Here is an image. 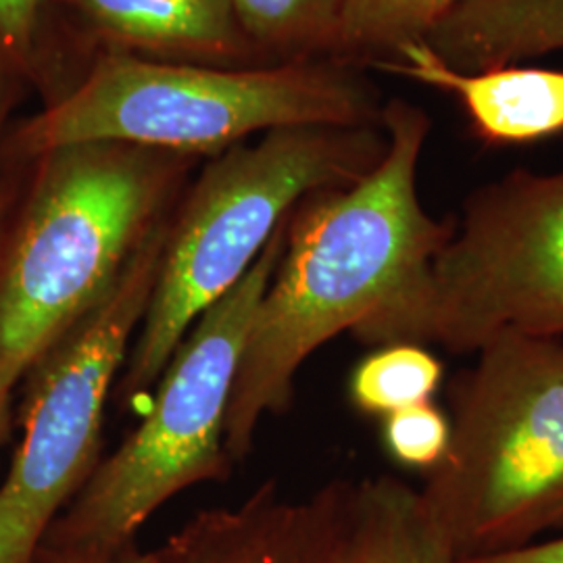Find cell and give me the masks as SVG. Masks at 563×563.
<instances>
[{
	"instance_id": "obj_13",
	"label": "cell",
	"mask_w": 563,
	"mask_h": 563,
	"mask_svg": "<svg viewBox=\"0 0 563 563\" xmlns=\"http://www.w3.org/2000/svg\"><path fill=\"white\" fill-rule=\"evenodd\" d=\"M423 44L444 65L476 71L563 51V0H470Z\"/></svg>"
},
{
	"instance_id": "obj_22",
	"label": "cell",
	"mask_w": 563,
	"mask_h": 563,
	"mask_svg": "<svg viewBox=\"0 0 563 563\" xmlns=\"http://www.w3.org/2000/svg\"><path fill=\"white\" fill-rule=\"evenodd\" d=\"M9 420H11V418L0 411V444L4 441V434H7V430H9Z\"/></svg>"
},
{
	"instance_id": "obj_14",
	"label": "cell",
	"mask_w": 563,
	"mask_h": 563,
	"mask_svg": "<svg viewBox=\"0 0 563 563\" xmlns=\"http://www.w3.org/2000/svg\"><path fill=\"white\" fill-rule=\"evenodd\" d=\"M470 0H342L330 60L380 67L402 46L422 42L441 21Z\"/></svg>"
},
{
	"instance_id": "obj_1",
	"label": "cell",
	"mask_w": 563,
	"mask_h": 563,
	"mask_svg": "<svg viewBox=\"0 0 563 563\" xmlns=\"http://www.w3.org/2000/svg\"><path fill=\"white\" fill-rule=\"evenodd\" d=\"M383 125V162L351 186L305 197L288 218L280 262L255 311L228 405L232 462L251 453L265 416L290 409L297 374L322 344L342 332L369 346L407 342L453 218H432L418 190L430 115L390 99Z\"/></svg>"
},
{
	"instance_id": "obj_16",
	"label": "cell",
	"mask_w": 563,
	"mask_h": 563,
	"mask_svg": "<svg viewBox=\"0 0 563 563\" xmlns=\"http://www.w3.org/2000/svg\"><path fill=\"white\" fill-rule=\"evenodd\" d=\"M444 367L418 342L376 346L351 372V405L372 418H386L405 407L430 402L443 384Z\"/></svg>"
},
{
	"instance_id": "obj_8",
	"label": "cell",
	"mask_w": 563,
	"mask_h": 563,
	"mask_svg": "<svg viewBox=\"0 0 563 563\" xmlns=\"http://www.w3.org/2000/svg\"><path fill=\"white\" fill-rule=\"evenodd\" d=\"M505 332L563 336V167H520L465 197L407 342L463 355Z\"/></svg>"
},
{
	"instance_id": "obj_11",
	"label": "cell",
	"mask_w": 563,
	"mask_h": 563,
	"mask_svg": "<svg viewBox=\"0 0 563 563\" xmlns=\"http://www.w3.org/2000/svg\"><path fill=\"white\" fill-rule=\"evenodd\" d=\"M378 69L455 97L472 136L484 146H523L563 134V69L509 63L462 71L444 65L423 42L402 46Z\"/></svg>"
},
{
	"instance_id": "obj_9",
	"label": "cell",
	"mask_w": 563,
	"mask_h": 563,
	"mask_svg": "<svg viewBox=\"0 0 563 563\" xmlns=\"http://www.w3.org/2000/svg\"><path fill=\"white\" fill-rule=\"evenodd\" d=\"M53 97L60 99L104 53L222 67L265 65L232 0H48Z\"/></svg>"
},
{
	"instance_id": "obj_3",
	"label": "cell",
	"mask_w": 563,
	"mask_h": 563,
	"mask_svg": "<svg viewBox=\"0 0 563 563\" xmlns=\"http://www.w3.org/2000/svg\"><path fill=\"white\" fill-rule=\"evenodd\" d=\"M383 109L362 69L339 60L222 67L104 53L69 92L9 125L2 157L128 142L209 159L280 128L383 125Z\"/></svg>"
},
{
	"instance_id": "obj_19",
	"label": "cell",
	"mask_w": 563,
	"mask_h": 563,
	"mask_svg": "<svg viewBox=\"0 0 563 563\" xmlns=\"http://www.w3.org/2000/svg\"><path fill=\"white\" fill-rule=\"evenodd\" d=\"M32 563H159L136 539L111 544L42 543Z\"/></svg>"
},
{
	"instance_id": "obj_18",
	"label": "cell",
	"mask_w": 563,
	"mask_h": 563,
	"mask_svg": "<svg viewBox=\"0 0 563 563\" xmlns=\"http://www.w3.org/2000/svg\"><path fill=\"white\" fill-rule=\"evenodd\" d=\"M383 443L402 467L430 474L449 453L451 418L432 401L405 407L384 418Z\"/></svg>"
},
{
	"instance_id": "obj_6",
	"label": "cell",
	"mask_w": 563,
	"mask_h": 563,
	"mask_svg": "<svg viewBox=\"0 0 563 563\" xmlns=\"http://www.w3.org/2000/svg\"><path fill=\"white\" fill-rule=\"evenodd\" d=\"M286 223L244 278L188 330L163 369L148 416L97 465L42 543L132 541L181 490L230 476L228 405L255 311L280 262Z\"/></svg>"
},
{
	"instance_id": "obj_15",
	"label": "cell",
	"mask_w": 563,
	"mask_h": 563,
	"mask_svg": "<svg viewBox=\"0 0 563 563\" xmlns=\"http://www.w3.org/2000/svg\"><path fill=\"white\" fill-rule=\"evenodd\" d=\"M265 65L330 59L342 0H232Z\"/></svg>"
},
{
	"instance_id": "obj_2",
	"label": "cell",
	"mask_w": 563,
	"mask_h": 563,
	"mask_svg": "<svg viewBox=\"0 0 563 563\" xmlns=\"http://www.w3.org/2000/svg\"><path fill=\"white\" fill-rule=\"evenodd\" d=\"M2 155V151H0ZM197 155L76 142L7 159L0 218V411L42 355L118 286L167 218Z\"/></svg>"
},
{
	"instance_id": "obj_7",
	"label": "cell",
	"mask_w": 563,
	"mask_h": 563,
	"mask_svg": "<svg viewBox=\"0 0 563 563\" xmlns=\"http://www.w3.org/2000/svg\"><path fill=\"white\" fill-rule=\"evenodd\" d=\"M165 225L21 380L23 434L0 484V563L34 562L53 522L101 463L104 409L155 288Z\"/></svg>"
},
{
	"instance_id": "obj_17",
	"label": "cell",
	"mask_w": 563,
	"mask_h": 563,
	"mask_svg": "<svg viewBox=\"0 0 563 563\" xmlns=\"http://www.w3.org/2000/svg\"><path fill=\"white\" fill-rule=\"evenodd\" d=\"M0 67L46 95L53 76L48 0H0Z\"/></svg>"
},
{
	"instance_id": "obj_10",
	"label": "cell",
	"mask_w": 563,
	"mask_h": 563,
	"mask_svg": "<svg viewBox=\"0 0 563 563\" xmlns=\"http://www.w3.org/2000/svg\"><path fill=\"white\" fill-rule=\"evenodd\" d=\"M342 486L288 501L262 484L242 504L199 511L155 553L159 563H332Z\"/></svg>"
},
{
	"instance_id": "obj_12",
	"label": "cell",
	"mask_w": 563,
	"mask_h": 563,
	"mask_svg": "<svg viewBox=\"0 0 563 563\" xmlns=\"http://www.w3.org/2000/svg\"><path fill=\"white\" fill-rule=\"evenodd\" d=\"M332 563H460L423 504L395 476L344 483Z\"/></svg>"
},
{
	"instance_id": "obj_20",
	"label": "cell",
	"mask_w": 563,
	"mask_h": 563,
	"mask_svg": "<svg viewBox=\"0 0 563 563\" xmlns=\"http://www.w3.org/2000/svg\"><path fill=\"white\" fill-rule=\"evenodd\" d=\"M30 92H32V88L25 81L18 78L15 74H11L9 69L0 67V151H2L7 130L11 125V115L15 113V109ZM7 184H9L7 169L2 165V155H0V218L4 211V202H7Z\"/></svg>"
},
{
	"instance_id": "obj_4",
	"label": "cell",
	"mask_w": 563,
	"mask_h": 563,
	"mask_svg": "<svg viewBox=\"0 0 563 563\" xmlns=\"http://www.w3.org/2000/svg\"><path fill=\"white\" fill-rule=\"evenodd\" d=\"M386 148L384 125H295L205 159L165 225L157 280L115 401L159 383L188 330L244 278L305 197L362 180Z\"/></svg>"
},
{
	"instance_id": "obj_21",
	"label": "cell",
	"mask_w": 563,
	"mask_h": 563,
	"mask_svg": "<svg viewBox=\"0 0 563 563\" xmlns=\"http://www.w3.org/2000/svg\"><path fill=\"white\" fill-rule=\"evenodd\" d=\"M460 563H563V534L523 544L504 553L460 560Z\"/></svg>"
},
{
	"instance_id": "obj_5",
	"label": "cell",
	"mask_w": 563,
	"mask_h": 563,
	"mask_svg": "<svg viewBox=\"0 0 563 563\" xmlns=\"http://www.w3.org/2000/svg\"><path fill=\"white\" fill-rule=\"evenodd\" d=\"M451 401V446L420 495L457 560L563 530L562 339L495 336Z\"/></svg>"
}]
</instances>
